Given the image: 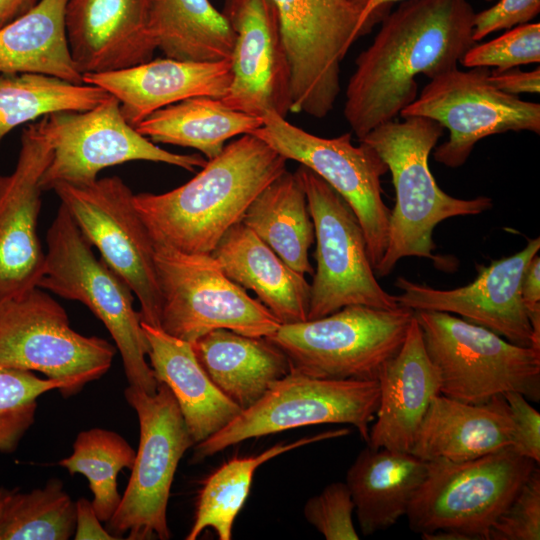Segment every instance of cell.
<instances>
[{
  "mask_svg": "<svg viewBox=\"0 0 540 540\" xmlns=\"http://www.w3.org/2000/svg\"><path fill=\"white\" fill-rule=\"evenodd\" d=\"M75 503L57 478L28 493L14 490L0 523V540H67L74 535Z\"/></svg>",
  "mask_w": 540,
  "mask_h": 540,
  "instance_id": "d590c367",
  "label": "cell"
},
{
  "mask_svg": "<svg viewBox=\"0 0 540 540\" xmlns=\"http://www.w3.org/2000/svg\"><path fill=\"white\" fill-rule=\"evenodd\" d=\"M41 120L52 146L51 161L40 180L42 191L62 182L94 181L101 170L129 161L161 162L188 171L207 162L198 154H177L157 146L126 121L112 95L91 109L56 112Z\"/></svg>",
  "mask_w": 540,
  "mask_h": 540,
  "instance_id": "2e32d148",
  "label": "cell"
},
{
  "mask_svg": "<svg viewBox=\"0 0 540 540\" xmlns=\"http://www.w3.org/2000/svg\"><path fill=\"white\" fill-rule=\"evenodd\" d=\"M521 296L534 334H540V257L535 255L524 273Z\"/></svg>",
  "mask_w": 540,
  "mask_h": 540,
  "instance_id": "ee69618b",
  "label": "cell"
},
{
  "mask_svg": "<svg viewBox=\"0 0 540 540\" xmlns=\"http://www.w3.org/2000/svg\"><path fill=\"white\" fill-rule=\"evenodd\" d=\"M82 80L114 96L126 121L135 127L153 112L185 99L222 98L232 80V61L166 57L121 70L84 74Z\"/></svg>",
  "mask_w": 540,
  "mask_h": 540,
  "instance_id": "7402d4cb",
  "label": "cell"
},
{
  "mask_svg": "<svg viewBox=\"0 0 540 540\" xmlns=\"http://www.w3.org/2000/svg\"><path fill=\"white\" fill-rule=\"evenodd\" d=\"M124 396L136 411L140 438L131 475L119 506L106 528L128 540H167V506L180 459L195 445L170 388L158 382L149 394L129 385Z\"/></svg>",
  "mask_w": 540,
  "mask_h": 540,
  "instance_id": "8fae6325",
  "label": "cell"
},
{
  "mask_svg": "<svg viewBox=\"0 0 540 540\" xmlns=\"http://www.w3.org/2000/svg\"><path fill=\"white\" fill-rule=\"evenodd\" d=\"M116 348L70 326L65 309L40 287L0 300V365L38 371L78 394L112 365Z\"/></svg>",
  "mask_w": 540,
  "mask_h": 540,
  "instance_id": "9c48e42d",
  "label": "cell"
},
{
  "mask_svg": "<svg viewBox=\"0 0 540 540\" xmlns=\"http://www.w3.org/2000/svg\"><path fill=\"white\" fill-rule=\"evenodd\" d=\"M150 29L166 57L183 61L231 59L235 34L209 0H151Z\"/></svg>",
  "mask_w": 540,
  "mask_h": 540,
  "instance_id": "1f68e13d",
  "label": "cell"
},
{
  "mask_svg": "<svg viewBox=\"0 0 540 540\" xmlns=\"http://www.w3.org/2000/svg\"><path fill=\"white\" fill-rule=\"evenodd\" d=\"M41 0H0V28L27 14Z\"/></svg>",
  "mask_w": 540,
  "mask_h": 540,
  "instance_id": "7dc6e473",
  "label": "cell"
},
{
  "mask_svg": "<svg viewBox=\"0 0 540 540\" xmlns=\"http://www.w3.org/2000/svg\"><path fill=\"white\" fill-rule=\"evenodd\" d=\"M262 124V117L230 109L219 98L200 96L153 112L135 129L154 143L194 148L210 160L227 140L251 134Z\"/></svg>",
  "mask_w": 540,
  "mask_h": 540,
  "instance_id": "f546056e",
  "label": "cell"
},
{
  "mask_svg": "<svg viewBox=\"0 0 540 540\" xmlns=\"http://www.w3.org/2000/svg\"><path fill=\"white\" fill-rule=\"evenodd\" d=\"M316 239V270L310 284L307 320L349 305L399 307L397 297L378 283L363 229L347 202L322 178L300 165L296 170Z\"/></svg>",
  "mask_w": 540,
  "mask_h": 540,
  "instance_id": "7c38bea8",
  "label": "cell"
},
{
  "mask_svg": "<svg viewBox=\"0 0 540 540\" xmlns=\"http://www.w3.org/2000/svg\"><path fill=\"white\" fill-rule=\"evenodd\" d=\"M76 525L74 532L75 540H115L117 539L101 525L95 509L86 498H79L75 503Z\"/></svg>",
  "mask_w": 540,
  "mask_h": 540,
  "instance_id": "f6af8a7d",
  "label": "cell"
},
{
  "mask_svg": "<svg viewBox=\"0 0 540 540\" xmlns=\"http://www.w3.org/2000/svg\"><path fill=\"white\" fill-rule=\"evenodd\" d=\"M540 12V0H498L496 4L475 13L473 39L481 41L486 36L529 23Z\"/></svg>",
  "mask_w": 540,
  "mask_h": 540,
  "instance_id": "60d3db41",
  "label": "cell"
},
{
  "mask_svg": "<svg viewBox=\"0 0 540 540\" xmlns=\"http://www.w3.org/2000/svg\"><path fill=\"white\" fill-rule=\"evenodd\" d=\"M52 158L42 120L24 128L14 171L0 175V300L38 287L45 253L38 236L41 177Z\"/></svg>",
  "mask_w": 540,
  "mask_h": 540,
  "instance_id": "ffe728a7",
  "label": "cell"
},
{
  "mask_svg": "<svg viewBox=\"0 0 540 540\" xmlns=\"http://www.w3.org/2000/svg\"><path fill=\"white\" fill-rule=\"evenodd\" d=\"M235 34L232 80L220 98L228 108L262 117H286L292 106L291 70L272 0H225Z\"/></svg>",
  "mask_w": 540,
  "mask_h": 540,
  "instance_id": "ac0fdd59",
  "label": "cell"
},
{
  "mask_svg": "<svg viewBox=\"0 0 540 540\" xmlns=\"http://www.w3.org/2000/svg\"><path fill=\"white\" fill-rule=\"evenodd\" d=\"M291 70V111L326 117L340 92V63L357 39L350 0H272Z\"/></svg>",
  "mask_w": 540,
  "mask_h": 540,
  "instance_id": "e0dca14e",
  "label": "cell"
},
{
  "mask_svg": "<svg viewBox=\"0 0 540 540\" xmlns=\"http://www.w3.org/2000/svg\"><path fill=\"white\" fill-rule=\"evenodd\" d=\"M47 252L38 287L86 305L103 322L120 352L129 385L149 394L158 382L146 361L149 345L133 292L92 245L66 207L60 203L47 235Z\"/></svg>",
  "mask_w": 540,
  "mask_h": 540,
  "instance_id": "277c9868",
  "label": "cell"
},
{
  "mask_svg": "<svg viewBox=\"0 0 540 540\" xmlns=\"http://www.w3.org/2000/svg\"><path fill=\"white\" fill-rule=\"evenodd\" d=\"M50 378L0 365V452H14L35 421L37 399L59 389Z\"/></svg>",
  "mask_w": 540,
  "mask_h": 540,
  "instance_id": "8d00e7d4",
  "label": "cell"
},
{
  "mask_svg": "<svg viewBox=\"0 0 540 540\" xmlns=\"http://www.w3.org/2000/svg\"><path fill=\"white\" fill-rule=\"evenodd\" d=\"M414 311L349 305L327 316L281 324L267 338L280 348L291 371L323 379L378 380L400 349Z\"/></svg>",
  "mask_w": 540,
  "mask_h": 540,
  "instance_id": "52a82bcc",
  "label": "cell"
},
{
  "mask_svg": "<svg viewBox=\"0 0 540 540\" xmlns=\"http://www.w3.org/2000/svg\"><path fill=\"white\" fill-rule=\"evenodd\" d=\"M489 80L499 90L512 95L540 92L539 67L531 71H522L516 67L505 71L493 70Z\"/></svg>",
  "mask_w": 540,
  "mask_h": 540,
  "instance_id": "7bdbcfd3",
  "label": "cell"
},
{
  "mask_svg": "<svg viewBox=\"0 0 540 540\" xmlns=\"http://www.w3.org/2000/svg\"><path fill=\"white\" fill-rule=\"evenodd\" d=\"M515 435L512 448L520 455L540 463V413L518 392L503 394Z\"/></svg>",
  "mask_w": 540,
  "mask_h": 540,
  "instance_id": "b9f144b4",
  "label": "cell"
},
{
  "mask_svg": "<svg viewBox=\"0 0 540 540\" xmlns=\"http://www.w3.org/2000/svg\"><path fill=\"white\" fill-rule=\"evenodd\" d=\"M474 15L468 0H403L385 15L346 88L344 117L358 140L417 98L419 74L431 80L457 68L477 43Z\"/></svg>",
  "mask_w": 540,
  "mask_h": 540,
  "instance_id": "6da1fadb",
  "label": "cell"
},
{
  "mask_svg": "<svg viewBox=\"0 0 540 540\" xmlns=\"http://www.w3.org/2000/svg\"><path fill=\"white\" fill-rule=\"evenodd\" d=\"M153 240L163 331L193 343L217 329L267 337L280 327L270 310L229 279L211 254L187 253Z\"/></svg>",
  "mask_w": 540,
  "mask_h": 540,
  "instance_id": "ba28073f",
  "label": "cell"
},
{
  "mask_svg": "<svg viewBox=\"0 0 540 540\" xmlns=\"http://www.w3.org/2000/svg\"><path fill=\"white\" fill-rule=\"evenodd\" d=\"M212 257L233 282L252 290L281 324L307 320L310 284L242 221L221 237Z\"/></svg>",
  "mask_w": 540,
  "mask_h": 540,
  "instance_id": "d4e9b609",
  "label": "cell"
},
{
  "mask_svg": "<svg viewBox=\"0 0 540 540\" xmlns=\"http://www.w3.org/2000/svg\"><path fill=\"white\" fill-rule=\"evenodd\" d=\"M539 62V23L518 25L489 42L476 43L460 61L466 68L495 67V71H505L519 65Z\"/></svg>",
  "mask_w": 540,
  "mask_h": 540,
  "instance_id": "74e56055",
  "label": "cell"
},
{
  "mask_svg": "<svg viewBox=\"0 0 540 540\" xmlns=\"http://www.w3.org/2000/svg\"><path fill=\"white\" fill-rule=\"evenodd\" d=\"M515 429L506 400L471 404L435 395L410 453L424 461H466L512 447Z\"/></svg>",
  "mask_w": 540,
  "mask_h": 540,
  "instance_id": "cb8c5ba5",
  "label": "cell"
},
{
  "mask_svg": "<svg viewBox=\"0 0 540 540\" xmlns=\"http://www.w3.org/2000/svg\"><path fill=\"white\" fill-rule=\"evenodd\" d=\"M379 401L378 380L323 379L291 371L197 443L191 461L198 463L244 440L319 424H351L367 442Z\"/></svg>",
  "mask_w": 540,
  "mask_h": 540,
  "instance_id": "30bf717a",
  "label": "cell"
},
{
  "mask_svg": "<svg viewBox=\"0 0 540 540\" xmlns=\"http://www.w3.org/2000/svg\"><path fill=\"white\" fill-rule=\"evenodd\" d=\"M428 462L410 452L365 447L346 474L364 536L386 530L405 516Z\"/></svg>",
  "mask_w": 540,
  "mask_h": 540,
  "instance_id": "83f0119b",
  "label": "cell"
},
{
  "mask_svg": "<svg viewBox=\"0 0 540 540\" xmlns=\"http://www.w3.org/2000/svg\"><path fill=\"white\" fill-rule=\"evenodd\" d=\"M485 67L445 72L423 88L400 112L401 118L426 117L449 130L434 159L450 168L462 166L477 142L508 131L540 134V105L496 88Z\"/></svg>",
  "mask_w": 540,
  "mask_h": 540,
  "instance_id": "9a60e30c",
  "label": "cell"
},
{
  "mask_svg": "<svg viewBox=\"0 0 540 540\" xmlns=\"http://www.w3.org/2000/svg\"><path fill=\"white\" fill-rule=\"evenodd\" d=\"M216 387L244 410L291 372L285 353L267 337L213 330L191 343Z\"/></svg>",
  "mask_w": 540,
  "mask_h": 540,
  "instance_id": "4316f807",
  "label": "cell"
},
{
  "mask_svg": "<svg viewBox=\"0 0 540 540\" xmlns=\"http://www.w3.org/2000/svg\"><path fill=\"white\" fill-rule=\"evenodd\" d=\"M540 539V470L538 465L488 531L487 540Z\"/></svg>",
  "mask_w": 540,
  "mask_h": 540,
  "instance_id": "ab89813d",
  "label": "cell"
},
{
  "mask_svg": "<svg viewBox=\"0 0 540 540\" xmlns=\"http://www.w3.org/2000/svg\"><path fill=\"white\" fill-rule=\"evenodd\" d=\"M289 267L313 275L309 249L314 225L297 172L285 170L250 203L242 220Z\"/></svg>",
  "mask_w": 540,
  "mask_h": 540,
  "instance_id": "f1b7e54d",
  "label": "cell"
},
{
  "mask_svg": "<svg viewBox=\"0 0 540 540\" xmlns=\"http://www.w3.org/2000/svg\"><path fill=\"white\" fill-rule=\"evenodd\" d=\"M380 401L367 446L410 452L432 398L440 394L439 373L413 316L398 352L378 376Z\"/></svg>",
  "mask_w": 540,
  "mask_h": 540,
  "instance_id": "603a6c76",
  "label": "cell"
},
{
  "mask_svg": "<svg viewBox=\"0 0 540 540\" xmlns=\"http://www.w3.org/2000/svg\"><path fill=\"white\" fill-rule=\"evenodd\" d=\"M66 1L41 0L30 12L0 28V73H42L83 82L67 44Z\"/></svg>",
  "mask_w": 540,
  "mask_h": 540,
  "instance_id": "4dcf8cb0",
  "label": "cell"
},
{
  "mask_svg": "<svg viewBox=\"0 0 540 540\" xmlns=\"http://www.w3.org/2000/svg\"><path fill=\"white\" fill-rule=\"evenodd\" d=\"M350 1L362 11V9L364 8L368 0H350Z\"/></svg>",
  "mask_w": 540,
  "mask_h": 540,
  "instance_id": "681fc988",
  "label": "cell"
},
{
  "mask_svg": "<svg viewBox=\"0 0 540 540\" xmlns=\"http://www.w3.org/2000/svg\"><path fill=\"white\" fill-rule=\"evenodd\" d=\"M537 465L512 447L466 461H429L405 514L409 527L421 536L446 531L454 540H487Z\"/></svg>",
  "mask_w": 540,
  "mask_h": 540,
  "instance_id": "5b68a950",
  "label": "cell"
},
{
  "mask_svg": "<svg viewBox=\"0 0 540 540\" xmlns=\"http://www.w3.org/2000/svg\"><path fill=\"white\" fill-rule=\"evenodd\" d=\"M151 0H67L65 33L82 74L121 70L152 59Z\"/></svg>",
  "mask_w": 540,
  "mask_h": 540,
  "instance_id": "44dd1931",
  "label": "cell"
},
{
  "mask_svg": "<svg viewBox=\"0 0 540 540\" xmlns=\"http://www.w3.org/2000/svg\"><path fill=\"white\" fill-rule=\"evenodd\" d=\"M287 159L253 134L225 145L187 183L162 194H134L153 238L187 253L211 254Z\"/></svg>",
  "mask_w": 540,
  "mask_h": 540,
  "instance_id": "7a4b0ae2",
  "label": "cell"
},
{
  "mask_svg": "<svg viewBox=\"0 0 540 540\" xmlns=\"http://www.w3.org/2000/svg\"><path fill=\"white\" fill-rule=\"evenodd\" d=\"M440 394L483 404L507 392L540 400V350L506 340L450 313L415 311Z\"/></svg>",
  "mask_w": 540,
  "mask_h": 540,
  "instance_id": "8992f818",
  "label": "cell"
},
{
  "mask_svg": "<svg viewBox=\"0 0 540 540\" xmlns=\"http://www.w3.org/2000/svg\"><path fill=\"white\" fill-rule=\"evenodd\" d=\"M400 1L403 0H368L360 13L356 30V38L358 39L364 34L370 32L372 27L385 17L391 6Z\"/></svg>",
  "mask_w": 540,
  "mask_h": 540,
  "instance_id": "bcb514c9",
  "label": "cell"
},
{
  "mask_svg": "<svg viewBox=\"0 0 540 540\" xmlns=\"http://www.w3.org/2000/svg\"><path fill=\"white\" fill-rule=\"evenodd\" d=\"M110 94L42 73H0V144L14 128L61 111H85Z\"/></svg>",
  "mask_w": 540,
  "mask_h": 540,
  "instance_id": "836d02e7",
  "label": "cell"
},
{
  "mask_svg": "<svg viewBox=\"0 0 540 540\" xmlns=\"http://www.w3.org/2000/svg\"><path fill=\"white\" fill-rule=\"evenodd\" d=\"M14 490H9L4 487H0V523L6 509L7 503Z\"/></svg>",
  "mask_w": 540,
  "mask_h": 540,
  "instance_id": "c3c4849f",
  "label": "cell"
},
{
  "mask_svg": "<svg viewBox=\"0 0 540 540\" xmlns=\"http://www.w3.org/2000/svg\"><path fill=\"white\" fill-rule=\"evenodd\" d=\"M141 324L154 376L174 394L195 444L219 431L241 411L212 382L197 360L191 343L160 327Z\"/></svg>",
  "mask_w": 540,
  "mask_h": 540,
  "instance_id": "484cf974",
  "label": "cell"
},
{
  "mask_svg": "<svg viewBox=\"0 0 540 540\" xmlns=\"http://www.w3.org/2000/svg\"><path fill=\"white\" fill-rule=\"evenodd\" d=\"M262 120V126L251 134L287 160L309 168L351 207L363 229L375 271L387 248L391 213L382 198L380 179L388 172L385 162L365 142L353 145L351 133L319 137L272 111L265 112Z\"/></svg>",
  "mask_w": 540,
  "mask_h": 540,
  "instance_id": "5bb4252c",
  "label": "cell"
},
{
  "mask_svg": "<svg viewBox=\"0 0 540 540\" xmlns=\"http://www.w3.org/2000/svg\"><path fill=\"white\" fill-rule=\"evenodd\" d=\"M355 505L345 482H333L305 503L303 513L308 523L327 540H358L353 523Z\"/></svg>",
  "mask_w": 540,
  "mask_h": 540,
  "instance_id": "f35d334b",
  "label": "cell"
},
{
  "mask_svg": "<svg viewBox=\"0 0 540 540\" xmlns=\"http://www.w3.org/2000/svg\"><path fill=\"white\" fill-rule=\"evenodd\" d=\"M539 249L540 238L529 239L521 251L481 266L472 283L454 289H436L398 277V304L414 312L456 314L511 343L532 347L533 332L521 296V283Z\"/></svg>",
  "mask_w": 540,
  "mask_h": 540,
  "instance_id": "d6986e66",
  "label": "cell"
},
{
  "mask_svg": "<svg viewBox=\"0 0 540 540\" xmlns=\"http://www.w3.org/2000/svg\"><path fill=\"white\" fill-rule=\"evenodd\" d=\"M348 432L347 428L330 430L276 444L258 455L235 456L226 461L203 481L197 497L194 522L186 540L197 539L208 528L216 532L219 540H231L233 523L248 497L259 466L285 452L313 442L341 437Z\"/></svg>",
  "mask_w": 540,
  "mask_h": 540,
  "instance_id": "d6a6232c",
  "label": "cell"
},
{
  "mask_svg": "<svg viewBox=\"0 0 540 540\" xmlns=\"http://www.w3.org/2000/svg\"><path fill=\"white\" fill-rule=\"evenodd\" d=\"M85 238L129 286L140 303L142 322L160 327L162 300L154 240L134 205V194L118 176L52 187Z\"/></svg>",
  "mask_w": 540,
  "mask_h": 540,
  "instance_id": "4fadbf2b",
  "label": "cell"
},
{
  "mask_svg": "<svg viewBox=\"0 0 540 540\" xmlns=\"http://www.w3.org/2000/svg\"><path fill=\"white\" fill-rule=\"evenodd\" d=\"M136 451L118 433L102 428L81 431L73 453L58 462L71 475H84L93 494L92 505L101 522H108L120 504L117 477L131 469Z\"/></svg>",
  "mask_w": 540,
  "mask_h": 540,
  "instance_id": "e575fe53",
  "label": "cell"
},
{
  "mask_svg": "<svg viewBox=\"0 0 540 540\" xmlns=\"http://www.w3.org/2000/svg\"><path fill=\"white\" fill-rule=\"evenodd\" d=\"M444 129L432 119L408 116L403 121L379 125L359 140L370 145L385 162L396 193L387 248L375 269L379 277L389 275L405 257L437 259L433 255L437 224L452 217L481 214L493 205L486 196H450L436 183L428 159Z\"/></svg>",
  "mask_w": 540,
  "mask_h": 540,
  "instance_id": "3957f363",
  "label": "cell"
}]
</instances>
